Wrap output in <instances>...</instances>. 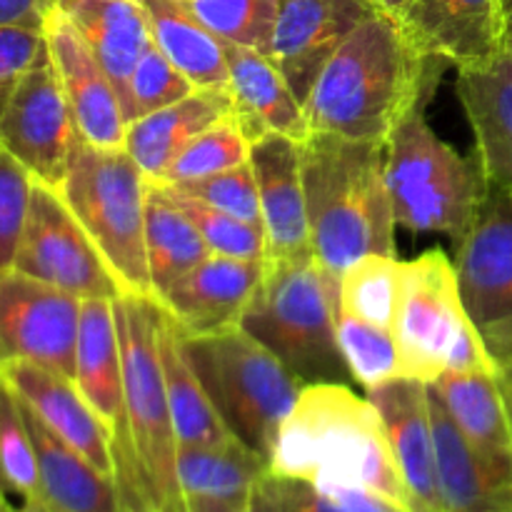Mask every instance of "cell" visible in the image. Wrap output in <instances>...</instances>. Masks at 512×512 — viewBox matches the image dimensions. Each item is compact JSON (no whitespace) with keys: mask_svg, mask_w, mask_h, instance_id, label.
I'll return each mask as SVG.
<instances>
[{"mask_svg":"<svg viewBox=\"0 0 512 512\" xmlns=\"http://www.w3.org/2000/svg\"><path fill=\"white\" fill-rule=\"evenodd\" d=\"M445 68L398 20L370 10L320 70L303 105L308 130L385 143L420 100H433Z\"/></svg>","mask_w":512,"mask_h":512,"instance_id":"obj_1","label":"cell"},{"mask_svg":"<svg viewBox=\"0 0 512 512\" xmlns=\"http://www.w3.org/2000/svg\"><path fill=\"white\" fill-rule=\"evenodd\" d=\"M113 308L123 353V430L113 440L123 510L183 512L178 440L158 350L163 305L148 295H120Z\"/></svg>","mask_w":512,"mask_h":512,"instance_id":"obj_2","label":"cell"},{"mask_svg":"<svg viewBox=\"0 0 512 512\" xmlns=\"http://www.w3.org/2000/svg\"><path fill=\"white\" fill-rule=\"evenodd\" d=\"M270 473L305 480L318 490L368 488L410 508L380 413L343 383L300 390L293 413L278 430Z\"/></svg>","mask_w":512,"mask_h":512,"instance_id":"obj_3","label":"cell"},{"mask_svg":"<svg viewBox=\"0 0 512 512\" xmlns=\"http://www.w3.org/2000/svg\"><path fill=\"white\" fill-rule=\"evenodd\" d=\"M310 245L333 278L365 255H395L385 143L310 133L300 143Z\"/></svg>","mask_w":512,"mask_h":512,"instance_id":"obj_4","label":"cell"},{"mask_svg":"<svg viewBox=\"0 0 512 512\" xmlns=\"http://www.w3.org/2000/svg\"><path fill=\"white\" fill-rule=\"evenodd\" d=\"M340 280L315 253L265 260L263 278L238 325L303 385L343 383L350 370L338 348Z\"/></svg>","mask_w":512,"mask_h":512,"instance_id":"obj_5","label":"cell"},{"mask_svg":"<svg viewBox=\"0 0 512 512\" xmlns=\"http://www.w3.org/2000/svg\"><path fill=\"white\" fill-rule=\"evenodd\" d=\"M430 100H420L385 140V185L395 225L438 233L458 248L473 228L485 175L478 158H463L428 123Z\"/></svg>","mask_w":512,"mask_h":512,"instance_id":"obj_6","label":"cell"},{"mask_svg":"<svg viewBox=\"0 0 512 512\" xmlns=\"http://www.w3.org/2000/svg\"><path fill=\"white\" fill-rule=\"evenodd\" d=\"M180 345L230 435L270 465L280 425L305 385L240 325L205 335L180 333Z\"/></svg>","mask_w":512,"mask_h":512,"instance_id":"obj_7","label":"cell"},{"mask_svg":"<svg viewBox=\"0 0 512 512\" xmlns=\"http://www.w3.org/2000/svg\"><path fill=\"white\" fill-rule=\"evenodd\" d=\"M58 193L100 250L123 293L155 298L145 253L148 180L128 150L98 148L80 138Z\"/></svg>","mask_w":512,"mask_h":512,"instance_id":"obj_8","label":"cell"},{"mask_svg":"<svg viewBox=\"0 0 512 512\" xmlns=\"http://www.w3.org/2000/svg\"><path fill=\"white\" fill-rule=\"evenodd\" d=\"M455 263L440 248L403 263L393 338L403 378L433 383L448 373L450 358L470 328Z\"/></svg>","mask_w":512,"mask_h":512,"instance_id":"obj_9","label":"cell"},{"mask_svg":"<svg viewBox=\"0 0 512 512\" xmlns=\"http://www.w3.org/2000/svg\"><path fill=\"white\" fill-rule=\"evenodd\" d=\"M463 308L490 358L512 350V193L485 180L473 228L455 248Z\"/></svg>","mask_w":512,"mask_h":512,"instance_id":"obj_10","label":"cell"},{"mask_svg":"<svg viewBox=\"0 0 512 512\" xmlns=\"http://www.w3.org/2000/svg\"><path fill=\"white\" fill-rule=\"evenodd\" d=\"M13 268L80 300H118L125 295L58 190L38 180Z\"/></svg>","mask_w":512,"mask_h":512,"instance_id":"obj_11","label":"cell"},{"mask_svg":"<svg viewBox=\"0 0 512 512\" xmlns=\"http://www.w3.org/2000/svg\"><path fill=\"white\" fill-rule=\"evenodd\" d=\"M83 300L30 278L0 270V363L28 360L75 380Z\"/></svg>","mask_w":512,"mask_h":512,"instance_id":"obj_12","label":"cell"},{"mask_svg":"<svg viewBox=\"0 0 512 512\" xmlns=\"http://www.w3.org/2000/svg\"><path fill=\"white\" fill-rule=\"evenodd\" d=\"M80 140L50 53L20 80L0 115V145L38 183L58 190Z\"/></svg>","mask_w":512,"mask_h":512,"instance_id":"obj_13","label":"cell"},{"mask_svg":"<svg viewBox=\"0 0 512 512\" xmlns=\"http://www.w3.org/2000/svg\"><path fill=\"white\" fill-rule=\"evenodd\" d=\"M370 13L363 0H278L268 58L305 105L320 70Z\"/></svg>","mask_w":512,"mask_h":512,"instance_id":"obj_14","label":"cell"},{"mask_svg":"<svg viewBox=\"0 0 512 512\" xmlns=\"http://www.w3.org/2000/svg\"><path fill=\"white\" fill-rule=\"evenodd\" d=\"M398 23L425 55L458 73L485 68L508 45L503 0H408Z\"/></svg>","mask_w":512,"mask_h":512,"instance_id":"obj_15","label":"cell"},{"mask_svg":"<svg viewBox=\"0 0 512 512\" xmlns=\"http://www.w3.org/2000/svg\"><path fill=\"white\" fill-rule=\"evenodd\" d=\"M43 30L80 138L98 148H125L123 105L90 45L58 5Z\"/></svg>","mask_w":512,"mask_h":512,"instance_id":"obj_16","label":"cell"},{"mask_svg":"<svg viewBox=\"0 0 512 512\" xmlns=\"http://www.w3.org/2000/svg\"><path fill=\"white\" fill-rule=\"evenodd\" d=\"M368 400L375 405L385 425L410 508L413 512H445L438 483L433 425H430L428 383L415 378H395L368 390Z\"/></svg>","mask_w":512,"mask_h":512,"instance_id":"obj_17","label":"cell"},{"mask_svg":"<svg viewBox=\"0 0 512 512\" xmlns=\"http://www.w3.org/2000/svg\"><path fill=\"white\" fill-rule=\"evenodd\" d=\"M0 378L13 388L20 403L65 445L83 455L100 473L115 480L113 440L103 420L93 413L88 400L80 395L75 380L28 363V360H8L0 363Z\"/></svg>","mask_w":512,"mask_h":512,"instance_id":"obj_18","label":"cell"},{"mask_svg":"<svg viewBox=\"0 0 512 512\" xmlns=\"http://www.w3.org/2000/svg\"><path fill=\"white\" fill-rule=\"evenodd\" d=\"M250 168L255 173L263 210L268 255L265 260H290L313 253L308 208H305L300 140L288 135H265L250 145Z\"/></svg>","mask_w":512,"mask_h":512,"instance_id":"obj_19","label":"cell"},{"mask_svg":"<svg viewBox=\"0 0 512 512\" xmlns=\"http://www.w3.org/2000/svg\"><path fill=\"white\" fill-rule=\"evenodd\" d=\"M265 260L213 255L185 273L158 300L183 335H205L238 325L263 278Z\"/></svg>","mask_w":512,"mask_h":512,"instance_id":"obj_20","label":"cell"},{"mask_svg":"<svg viewBox=\"0 0 512 512\" xmlns=\"http://www.w3.org/2000/svg\"><path fill=\"white\" fill-rule=\"evenodd\" d=\"M458 100L475 135L485 180L512 193V45L478 70H460Z\"/></svg>","mask_w":512,"mask_h":512,"instance_id":"obj_21","label":"cell"},{"mask_svg":"<svg viewBox=\"0 0 512 512\" xmlns=\"http://www.w3.org/2000/svg\"><path fill=\"white\" fill-rule=\"evenodd\" d=\"M225 53L228 93L250 145L265 135H288L303 143L310 135L305 110L273 60L260 50L230 43H225Z\"/></svg>","mask_w":512,"mask_h":512,"instance_id":"obj_22","label":"cell"},{"mask_svg":"<svg viewBox=\"0 0 512 512\" xmlns=\"http://www.w3.org/2000/svg\"><path fill=\"white\" fill-rule=\"evenodd\" d=\"M445 410L470 448L500 480L512 485V420L498 370L445 373L433 380Z\"/></svg>","mask_w":512,"mask_h":512,"instance_id":"obj_23","label":"cell"},{"mask_svg":"<svg viewBox=\"0 0 512 512\" xmlns=\"http://www.w3.org/2000/svg\"><path fill=\"white\" fill-rule=\"evenodd\" d=\"M233 110L228 90H195L188 98L128 123L125 150L148 183L160 185L185 145Z\"/></svg>","mask_w":512,"mask_h":512,"instance_id":"obj_24","label":"cell"},{"mask_svg":"<svg viewBox=\"0 0 512 512\" xmlns=\"http://www.w3.org/2000/svg\"><path fill=\"white\" fill-rule=\"evenodd\" d=\"M428 408L445 512H512V485L500 480L470 448L430 383Z\"/></svg>","mask_w":512,"mask_h":512,"instance_id":"obj_25","label":"cell"},{"mask_svg":"<svg viewBox=\"0 0 512 512\" xmlns=\"http://www.w3.org/2000/svg\"><path fill=\"white\" fill-rule=\"evenodd\" d=\"M58 8L90 45L123 105L135 65L155 43L143 5L138 0H58Z\"/></svg>","mask_w":512,"mask_h":512,"instance_id":"obj_26","label":"cell"},{"mask_svg":"<svg viewBox=\"0 0 512 512\" xmlns=\"http://www.w3.org/2000/svg\"><path fill=\"white\" fill-rule=\"evenodd\" d=\"M75 385L93 413L103 420L110 440L123 430V353L113 300H83L78 348H75Z\"/></svg>","mask_w":512,"mask_h":512,"instance_id":"obj_27","label":"cell"},{"mask_svg":"<svg viewBox=\"0 0 512 512\" xmlns=\"http://www.w3.org/2000/svg\"><path fill=\"white\" fill-rule=\"evenodd\" d=\"M23 410L38 455L40 503L50 512H125L115 480L55 438L25 405Z\"/></svg>","mask_w":512,"mask_h":512,"instance_id":"obj_28","label":"cell"},{"mask_svg":"<svg viewBox=\"0 0 512 512\" xmlns=\"http://www.w3.org/2000/svg\"><path fill=\"white\" fill-rule=\"evenodd\" d=\"M268 470V460L240 440L223 445H178L175 458L183 505H250Z\"/></svg>","mask_w":512,"mask_h":512,"instance_id":"obj_29","label":"cell"},{"mask_svg":"<svg viewBox=\"0 0 512 512\" xmlns=\"http://www.w3.org/2000/svg\"><path fill=\"white\" fill-rule=\"evenodd\" d=\"M148 15L150 33L165 58L198 90H228V53L183 0H138Z\"/></svg>","mask_w":512,"mask_h":512,"instance_id":"obj_30","label":"cell"},{"mask_svg":"<svg viewBox=\"0 0 512 512\" xmlns=\"http://www.w3.org/2000/svg\"><path fill=\"white\" fill-rule=\"evenodd\" d=\"M158 350L178 445H223L230 443V440H238L230 435L223 420L218 418L203 385H200L193 368L185 360L183 345H180V330L175 325L173 315L165 308L160 313Z\"/></svg>","mask_w":512,"mask_h":512,"instance_id":"obj_31","label":"cell"},{"mask_svg":"<svg viewBox=\"0 0 512 512\" xmlns=\"http://www.w3.org/2000/svg\"><path fill=\"white\" fill-rule=\"evenodd\" d=\"M145 253L155 300L210 255L208 243L188 215L153 183H148L145 193Z\"/></svg>","mask_w":512,"mask_h":512,"instance_id":"obj_32","label":"cell"},{"mask_svg":"<svg viewBox=\"0 0 512 512\" xmlns=\"http://www.w3.org/2000/svg\"><path fill=\"white\" fill-rule=\"evenodd\" d=\"M403 263L395 255H365L340 278V310L393 333Z\"/></svg>","mask_w":512,"mask_h":512,"instance_id":"obj_33","label":"cell"},{"mask_svg":"<svg viewBox=\"0 0 512 512\" xmlns=\"http://www.w3.org/2000/svg\"><path fill=\"white\" fill-rule=\"evenodd\" d=\"M0 488L20 505L40 503V473L23 403L0 378Z\"/></svg>","mask_w":512,"mask_h":512,"instance_id":"obj_34","label":"cell"},{"mask_svg":"<svg viewBox=\"0 0 512 512\" xmlns=\"http://www.w3.org/2000/svg\"><path fill=\"white\" fill-rule=\"evenodd\" d=\"M245 163H250V140L235 110H230L228 115L215 120L185 145V150L175 158L160 185L208 178V175L223 173V170L238 168Z\"/></svg>","mask_w":512,"mask_h":512,"instance_id":"obj_35","label":"cell"},{"mask_svg":"<svg viewBox=\"0 0 512 512\" xmlns=\"http://www.w3.org/2000/svg\"><path fill=\"white\" fill-rule=\"evenodd\" d=\"M338 348L343 353L350 378L373 390L388 380L403 378L398 345L390 330L375 328L353 315L338 313Z\"/></svg>","mask_w":512,"mask_h":512,"instance_id":"obj_36","label":"cell"},{"mask_svg":"<svg viewBox=\"0 0 512 512\" xmlns=\"http://www.w3.org/2000/svg\"><path fill=\"white\" fill-rule=\"evenodd\" d=\"M183 5L223 43L268 53L278 0H183Z\"/></svg>","mask_w":512,"mask_h":512,"instance_id":"obj_37","label":"cell"},{"mask_svg":"<svg viewBox=\"0 0 512 512\" xmlns=\"http://www.w3.org/2000/svg\"><path fill=\"white\" fill-rule=\"evenodd\" d=\"M160 188L188 215L190 223L198 228V233L208 243L210 253L238 260H265L268 243H265V230L260 225L233 218V215L223 213V210L213 208V205L203 203V200L178 193V190L168 188V185H160Z\"/></svg>","mask_w":512,"mask_h":512,"instance_id":"obj_38","label":"cell"},{"mask_svg":"<svg viewBox=\"0 0 512 512\" xmlns=\"http://www.w3.org/2000/svg\"><path fill=\"white\" fill-rule=\"evenodd\" d=\"M195 85L170 63L158 45H150L143 58L135 65L123 98L125 123L145 118V115L163 110L178 100L195 93Z\"/></svg>","mask_w":512,"mask_h":512,"instance_id":"obj_39","label":"cell"},{"mask_svg":"<svg viewBox=\"0 0 512 512\" xmlns=\"http://www.w3.org/2000/svg\"><path fill=\"white\" fill-rule=\"evenodd\" d=\"M168 188L190 195V198L203 200V203L213 205V208L223 210V213L233 215V218H240L245 223H253L263 228L258 183H255V173L250 168V163L223 170V173L208 175V178L168 185Z\"/></svg>","mask_w":512,"mask_h":512,"instance_id":"obj_40","label":"cell"},{"mask_svg":"<svg viewBox=\"0 0 512 512\" xmlns=\"http://www.w3.org/2000/svg\"><path fill=\"white\" fill-rule=\"evenodd\" d=\"M33 175L0 145V270L15 265L30 198H33Z\"/></svg>","mask_w":512,"mask_h":512,"instance_id":"obj_41","label":"cell"},{"mask_svg":"<svg viewBox=\"0 0 512 512\" xmlns=\"http://www.w3.org/2000/svg\"><path fill=\"white\" fill-rule=\"evenodd\" d=\"M48 55L43 28L3 25L0 28V115L13 98L20 80Z\"/></svg>","mask_w":512,"mask_h":512,"instance_id":"obj_42","label":"cell"},{"mask_svg":"<svg viewBox=\"0 0 512 512\" xmlns=\"http://www.w3.org/2000/svg\"><path fill=\"white\" fill-rule=\"evenodd\" d=\"M258 512H345L305 480L265 473L250 500Z\"/></svg>","mask_w":512,"mask_h":512,"instance_id":"obj_43","label":"cell"},{"mask_svg":"<svg viewBox=\"0 0 512 512\" xmlns=\"http://www.w3.org/2000/svg\"><path fill=\"white\" fill-rule=\"evenodd\" d=\"M58 0H0V28L3 25H28L45 28Z\"/></svg>","mask_w":512,"mask_h":512,"instance_id":"obj_44","label":"cell"},{"mask_svg":"<svg viewBox=\"0 0 512 512\" xmlns=\"http://www.w3.org/2000/svg\"><path fill=\"white\" fill-rule=\"evenodd\" d=\"M495 370H498V383L512 420V350H508L500 360H495Z\"/></svg>","mask_w":512,"mask_h":512,"instance_id":"obj_45","label":"cell"},{"mask_svg":"<svg viewBox=\"0 0 512 512\" xmlns=\"http://www.w3.org/2000/svg\"><path fill=\"white\" fill-rule=\"evenodd\" d=\"M183 512H258L253 505H215V503H185Z\"/></svg>","mask_w":512,"mask_h":512,"instance_id":"obj_46","label":"cell"},{"mask_svg":"<svg viewBox=\"0 0 512 512\" xmlns=\"http://www.w3.org/2000/svg\"><path fill=\"white\" fill-rule=\"evenodd\" d=\"M363 3L368 5L370 10H375V13H385L390 15V18L398 20L400 15H403L408 0H363Z\"/></svg>","mask_w":512,"mask_h":512,"instance_id":"obj_47","label":"cell"},{"mask_svg":"<svg viewBox=\"0 0 512 512\" xmlns=\"http://www.w3.org/2000/svg\"><path fill=\"white\" fill-rule=\"evenodd\" d=\"M15 512H50L43 503H25V505H15Z\"/></svg>","mask_w":512,"mask_h":512,"instance_id":"obj_48","label":"cell"},{"mask_svg":"<svg viewBox=\"0 0 512 512\" xmlns=\"http://www.w3.org/2000/svg\"><path fill=\"white\" fill-rule=\"evenodd\" d=\"M505 20H508V43L512 45V0H503Z\"/></svg>","mask_w":512,"mask_h":512,"instance_id":"obj_49","label":"cell"},{"mask_svg":"<svg viewBox=\"0 0 512 512\" xmlns=\"http://www.w3.org/2000/svg\"><path fill=\"white\" fill-rule=\"evenodd\" d=\"M0 512H15V505L10 503V498L5 495L3 488H0Z\"/></svg>","mask_w":512,"mask_h":512,"instance_id":"obj_50","label":"cell"}]
</instances>
